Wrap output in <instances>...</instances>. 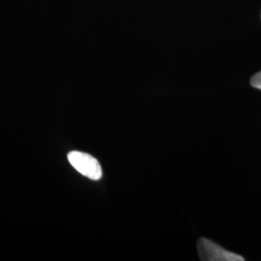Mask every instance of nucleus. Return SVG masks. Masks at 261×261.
Returning <instances> with one entry per match:
<instances>
[{
	"mask_svg": "<svg viewBox=\"0 0 261 261\" xmlns=\"http://www.w3.org/2000/svg\"><path fill=\"white\" fill-rule=\"evenodd\" d=\"M68 161L76 171L91 180L97 181L103 176L100 163L89 154L72 151L68 154Z\"/></svg>",
	"mask_w": 261,
	"mask_h": 261,
	"instance_id": "nucleus-1",
	"label": "nucleus"
},
{
	"mask_svg": "<svg viewBox=\"0 0 261 261\" xmlns=\"http://www.w3.org/2000/svg\"><path fill=\"white\" fill-rule=\"evenodd\" d=\"M197 251L200 260L203 261H244L245 258L234 252H228L206 238L197 242Z\"/></svg>",
	"mask_w": 261,
	"mask_h": 261,
	"instance_id": "nucleus-2",
	"label": "nucleus"
},
{
	"mask_svg": "<svg viewBox=\"0 0 261 261\" xmlns=\"http://www.w3.org/2000/svg\"><path fill=\"white\" fill-rule=\"evenodd\" d=\"M251 84H252V87L261 90V72L252 76V80H251Z\"/></svg>",
	"mask_w": 261,
	"mask_h": 261,
	"instance_id": "nucleus-3",
	"label": "nucleus"
}]
</instances>
